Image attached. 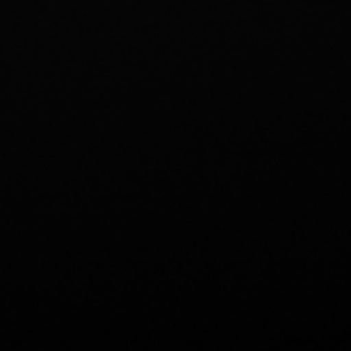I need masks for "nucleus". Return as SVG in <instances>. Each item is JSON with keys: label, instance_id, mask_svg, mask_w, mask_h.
<instances>
[]
</instances>
